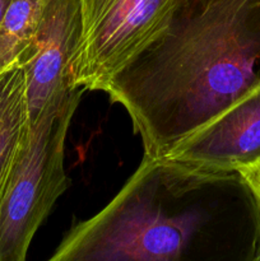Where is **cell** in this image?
Masks as SVG:
<instances>
[{
  "mask_svg": "<svg viewBox=\"0 0 260 261\" xmlns=\"http://www.w3.org/2000/svg\"><path fill=\"white\" fill-rule=\"evenodd\" d=\"M239 173L246 182L247 188L250 189L260 208V162L250 167L242 168L239 171Z\"/></svg>",
  "mask_w": 260,
  "mask_h": 261,
  "instance_id": "cell-9",
  "label": "cell"
},
{
  "mask_svg": "<svg viewBox=\"0 0 260 261\" xmlns=\"http://www.w3.org/2000/svg\"><path fill=\"white\" fill-rule=\"evenodd\" d=\"M172 160L239 172L260 162V84L176 145Z\"/></svg>",
  "mask_w": 260,
  "mask_h": 261,
  "instance_id": "cell-6",
  "label": "cell"
},
{
  "mask_svg": "<svg viewBox=\"0 0 260 261\" xmlns=\"http://www.w3.org/2000/svg\"><path fill=\"white\" fill-rule=\"evenodd\" d=\"M81 0H50L35 40L20 61L25 71L30 122L55 97L74 86V64L82 43Z\"/></svg>",
  "mask_w": 260,
  "mask_h": 261,
  "instance_id": "cell-5",
  "label": "cell"
},
{
  "mask_svg": "<svg viewBox=\"0 0 260 261\" xmlns=\"http://www.w3.org/2000/svg\"><path fill=\"white\" fill-rule=\"evenodd\" d=\"M31 133L25 71L19 63L0 73V208Z\"/></svg>",
  "mask_w": 260,
  "mask_h": 261,
  "instance_id": "cell-7",
  "label": "cell"
},
{
  "mask_svg": "<svg viewBox=\"0 0 260 261\" xmlns=\"http://www.w3.org/2000/svg\"><path fill=\"white\" fill-rule=\"evenodd\" d=\"M260 84V0H171L103 92L166 157Z\"/></svg>",
  "mask_w": 260,
  "mask_h": 261,
  "instance_id": "cell-1",
  "label": "cell"
},
{
  "mask_svg": "<svg viewBox=\"0 0 260 261\" xmlns=\"http://www.w3.org/2000/svg\"><path fill=\"white\" fill-rule=\"evenodd\" d=\"M10 2H12V0H0V23H2L3 18H4L5 12H7Z\"/></svg>",
  "mask_w": 260,
  "mask_h": 261,
  "instance_id": "cell-10",
  "label": "cell"
},
{
  "mask_svg": "<svg viewBox=\"0 0 260 261\" xmlns=\"http://www.w3.org/2000/svg\"><path fill=\"white\" fill-rule=\"evenodd\" d=\"M250 261H260V242H259V245H257V249H256V251H255L254 256H252V259Z\"/></svg>",
  "mask_w": 260,
  "mask_h": 261,
  "instance_id": "cell-11",
  "label": "cell"
},
{
  "mask_svg": "<svg viewBox=\"0 0 260 261\" xmlns=\"http://www.w3.org/2000/svg\"><path fill=\"white\" fill-rule=\"evenodd\" d=\"M83 88L55 97L31 124L28 144L0 208V261H27L36 232L68 189L64 149Z\"/></svg>",
  "mask_w": 260,
  "mask_h": 261,
  "instance_id": "cell-3",
  "label": "cell"
},
{
  "mask_svg": "<svg viewBox=\"0 0 260 261\" xmlns=\"http://www.w3.org/2000/svg\"><path fill=\"white\" fill-rule=\"evenodd\" d=\"M171 0H81L82 43L74 86L103 91L154 30Z\"/></svg>",
  "mask_w": 260,
  "mask_h": 261,
  "instance_id": "cell-4",
  "label": "cell"
},
{
  "mask_svg": "<svg viewBox=\"0 0 260 261\" xmlns=\"http://www.w3.org/2000/svg\"><path fill=\"white\" fill-rule=\"evenodd\" d=\"M257 222L260 208L239 172L144 155L82 223L81 239L88 261H186L205 239Z\"/></svg>",
  "mask_w": 260,
  "mask_h": 261,
  "instance_id": "cell-2",
  "label": "cell"
},
{
  "mask_svg": "<svg viewBox=\"0 0 260 261\" xmlns=\"http://www.w3.org/2000/svg\"><path fill=\"white\" fill-rule=\"evenodd\" d=\"M50 0H12L0 23V73L22 61Z\"/></svg>",
  "mask_w": 260,
  "mask_h": 261,
  "instance_id": "cell-8",
  "label": "cell"
}]
</instances>
